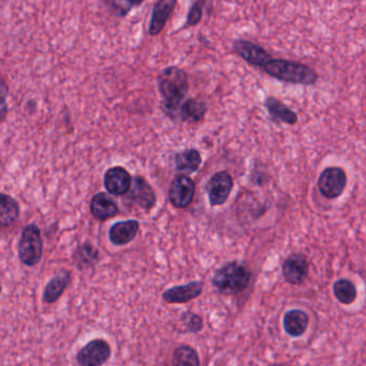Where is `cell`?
Instances as JSON below:
<instances>
[{
	"label": "cell",
	"mask_w": 366,
	"mask_h": 366,
	"mask_svg": "<svg viewBox=\"0 0 366 366\" xmlns=\"http://www.w3.org/2000/svg\"><path fill=\"white\" fill-rule=\"evenodd\" d=\"M157 85L163 98L161 110L163 114L177 123L180 108L189 92L187 72L177 66L165 68L158 75Z\"/></svg>",
	"instance_id": "1"
},
{
	"label": "cell",
	"mask_w": 366,
	"mask_h": 366,
	"mask_svg": "<svg viewBox=\"0 0 366 366\" xmlns=\"http://www.w3.org/2000/svg\"><path fill=\"white\" fill-rule=\"evenodd\" d=\"M253 273L241 262H227L219 268L212 278L214 287L221 295H235L245 291L251 285Z\"/></svg>",
	"instance_id": "2"
},
{
	"label": "cell",
	"mask_w": 366,
	"mask_h": 366,
	"mask_svg": "<svg viewBox=\"0 0 366 366\" xmlns=\"http://www.w3.org/2000/svg\"><path fill=\"white\" fill-rule=\"evenodd\" d=\"M263 71L278 81L298 85H314L319 79L317 72L309 66L277 58H271L263 67Z\"/></svg>",
	"instance_id": "3"
},
{
	"label": "cell",
	"mask_w": 366,
	"mask_h": 366,
	"mask_svg": "<svg viewBox=\"0 0 366 366\" xmlns=\"http://www.w3.org/2000/svg\"><path fill=\"white\" fill-rule=\"evenodd\" d=\"M17 251L20 260L26 267H34L39 263L43 254V242L37 225L31 224L24 227Z\"/></svg>",
	"instance_id": "4"
},
{
	"label": "cell",
	"mask_w": 366,
	"mask_h": 366,
	"mask_svg": "<svg viewBox=\"0 0 366 366\" xmlns=\"http://www.w3.org/2000/svg\"><path fill=\"white\" fill-rule=\"evenodd\" d=\"M347 186L346 172L339 167H328L320 174L318 189L327 199L341 197Z\"/></svg>",
	"instance_id": "5"
},
{
	"label": "cell",
	"mask_w": 366,
	"mask_h": 366,
	"mask_svg": "<svg viewBox=\"0 0 366 366\" xmlns=\"http://www.w3.org/2000/svg\"><path fill=\"white\" fill-rule=\"evenodd\" d=\"M233 186V177L229 172L219 171L214 174L207 184V193L212 207L224 205L229 199Z\"/></svg>",
	"instance_id": "6"
},
{
	"label": "cell",
	"mask_w": 366,
	"mask_h": 366,
	"mask_svg": "<svg viewBox=\"0 0 366 366\" xmlns=\"http://www.w3.org/2000/svg\"><path fill=\"white\" fill-rule=\"evenodd\" d=\"M111 347L105 339H96L86 344L77 353V362L81 366H99L111 357Z\"/></svg>",
	"instance_id": "7"
},
{
	"label": "cell",
	"mask_w": 366,
	"mask_h": 366,
	"mask_svg": "<svg viewBox=\"0 0 366 366\" xmlns=\"http://www.w3.org/2000/svg\"><path fill=\"white\" fill-rule=\"evenodd\" d=\"M195 193V182L186 174H181L170 185L169 200L174 207L186 209L193 202Z\"/></svg>",
	"instance_id": "8"
},
{
	"label": "cell",
	"mask_w": 366,
	"mask_h": 366,
	"mask_svg": "<svg viewBox=\"0 0 366 366\" xmlns=\"http://www.w3.org/2000/svg\"><path fill=\"white\" fill-rule=\"evenodd\" d=\"M281 271L288 284L293 286L302 285L309 276V260L303 254H292L286 258Z\"/></svg>",
	"instance_id": "9"
},
{
	"label": "cell",
	"mask_w": 366,
	"mask_h": 366,
	"mask_svg": "<svg viewBox=\"0 0 366 366\" xmlns=\"http://www.w3.org/2000/svg\"><path fill=\"white\" fill-rule=\"evenodd\" d=\"M233 51L246 63L260 69H263L265 64L272 58L270 53H268L263 47L249 40H235L233 42Z\"/></svg>",
	"instance_id": "10"
},
{
	"label": "cell",
	"mask_w": 366,
	"mask_h": 366,
	"mask_svg": "<svg viewBox=\"0 0 366 366\" xmlns=\"http://www.w3.org/2000/svg\"><path fill=\"white\" fill-rule=\"evenodd\" d=\"M127 200L131 203L138 204L145 211H151L155 207L157 198L149 182L145 181L142 177H136L133 180L131 188L127 193Z\"/></svg>",
	"instance_id": "11"
},
{
	"label": "cell",
	"mask_w": 366,
	"mask_h": 366,
	"mask_svg": "<svg viewBox=\"0 0 366 366\" xmlns=\"http://www.w3.org/2000/svg\"><path fill=\"white\" fill-rule=\"evenodd\" d=\"M105 189L111 195L119 197V196L127 195L131 185H133V179L129 172L123 167L110 168L105 174Z\"/></svg>",
	"instance_id": "12"
},
{
	"label": "cell",
	"mask_w": 366,
	"mask_h": 366,
	"mask_svg": "<svg viewBox=\"0 0 366 366\" xmlns=\"http://www.w3.org/2000/svg\"><path fill=\"white\" fill-rule=\"evenodd\" d=\"M177 0H157L152 10L149 34L152 37L161 34L177 7Z\"/></svg>",
	"instance_id": "13"
},
{
	"label": "cell",
	"mask_w": 366,
	"mask_h": 366,
	"mask_svg": "<svg viewBox=\"0 0 366 366\" xmlns=\"http://www.w3.org/2000/svg\"><path fill=\"white\" fill-rule=\"evenodd\" d=\"M207 102L199 97L186 98L180 108L177 123L196 124L203 121L207 113Z\"/></svg>",
	"instance_id": "14"
},
{
	"label": "cell",
	"mask_w": 366,
	"mask_h": 366,
	"mask_svg": "<svg viewBox=\"0 0 366 366\" xmlns=\"http://www.w3.org/2000/svg\"><path fill=\"white\" fill-rule=\"evenodd\" d=\"M203 285L200 281L175 286L169 288L163 293V301L169 304H183L197 299L202 293Z\"/></svg>",
	"instance_id": "15"
},
{
	"label": "cell",
	"mask_w": 366,
	"mask_h": 366,
	"mask_svg": "<svg viewBox=\"0 0 366 366\" xmlns=\"http://www.w3.org/2000/svg\"><path fill=\"white\" fill-rule=\"evenodd\" d=\"M265 107L273 123L293 126L299 121L298 114L287 105H284L283 102L278 100L277 98L268 97L265 101Z\"/></svg>",
	"instance_id": "16"
},
{
	"label": "cell",
	"mask_w": 366,
	"mask_h": 366,
	"mask_svg": "<svg viewBox=\"0 0 366 366\" xmlns=\"http://www.w3.org/2000/svg\"><path fill=\"white\" fill-rule=\"evenodd\" d=\"M119 205L105 193H99L92 198L91 213L97 221H105L119 214Z\"/></svg>",
	"instance_id": "17"
},
{
	"label": "cell",
	"mask_w": 366,
	"mask_h": 366,
	"mask_svg": "<svg viewBox=\"0 0 366 366\" xmlns=\"http://www.w3.org/2000/svg\"><path fill=\"white\" fill-rule=\"evenodd\" d=\"M139 229V221L135 219L116 223L110 229V241L116 246L127 245L137 237Z\"/></svg>",
	"instance_id": "18"
},
{
	"label": "cell",
	"mask_w": 366,
	"mask_h": 366,
	"mask_svg": "<svg viewBox=\"0 0 366 366\" xmlns=\"http://www.w3.org/2000/svg\"><path fill=\"white\" fill-rule=\"evenodd\" d=\"M309 315L301 309H290L284 316V329L291 337H300L303 335L309 328Z\"/></svg>",
	"instance_id": "19"
},
{
	"label": "cell",
	"mask_w": 366,
	"mask_h": 366,
	"mask_svg": "<svg viewBox=\"0 0 366 366\" xmlns=\"http://www.w3.org/2000/svg\"><path fill=\"white\" fill-rule=\"evenodd\" d=\"M70 281H71V273L69 271L64 270L56 274L45 286V291H43V300L45 303L52 304L58 301L67 289Z\"/></svg>",
	"instance_id": "20"
},
{
	"label": "cell",
	"mask_w": 366,
	"mask_h": 366,
	"mask_svg": "<svg viewBox=\"0 0 366 366\" xmlns=\"http://www.w3.org/2000/svg\"><path fill=\"white\" fill-rule=\"evenodd\" d=\"M174 163H175L177 171L188 175L199 170L202 163V156L198 149H185V151L175 154Z\"/></svg>",
	"instance_id": "21"
},
{
	"label": "cell",
	"mask_w": 366,
	"mask_h": 366,
	"mask_svg": "<svg viewBox=\"0 0 366 366\" xmlns=\"http://www.w3.org/2000/svg\"><path fill=\"white\" fill-rule=\"evenodd\" d=\"M0 202H1V212H0L1 227H9L19 219V203L6 193H1Z\"/></svg>",
	"instance_id": "22"
},
{
	"label": "cell",
	"mask_w": 366,
	"mask_h": 366,
	"mask_svg": "<svg viewBox=\"0 0 366 366\" xmlns=\"http://www.w3.org/2000/svg\"><path fill=\"white\" fill-rule=\"evenodd\" d=\"M333 293L336 300L344 305H350L357 299V287L353 281L341 278L333 286Z\"/></svg>",
	"instance_id": "23"
},
{
	"label": "cell",
	"mask_w": 366,
	"mask_h": 366,
	"mask_svg": "<svg viewBox=\"0 0 366 366\" xmlns=\"http://www.w3.org/2000/svg\"><path fill=\"white\" fill-rule=\"evenodd\" d=\"M98 259H99V251L89 243L80 246L75 254V265L82 270L96 265Z\"/></svg>",
	"instance_id": "24"
},
{
	"label": "cell",
	"mask_w": 366,
	"mask_h": 366,
	"mask_svg": "<svg viewBox=\"0 0 366 366\" xmlns=\"http://www.w3.org/2000/svg\"><path fill=\"white\" fill-rule=\"evenodd\" d=\"M173 365H200L199 355L191 346L182 345L174 350L172 356Z\"/></svg>",
	"instance_id": "25"
},
{
	"label": "cell",
	"mask_w": 366,
	"mask_h": 366,
	"mask_svg": "<svg viewBox=\"0 0 366 366\" xmlns=\"http://www.w3.org/2000/svg\"><path fill=\"white\" fill-rule=\"evenodd\" d=\"M204 7H205V0H196L188 10L184 27H195L199 25L203 19Z\"/></svg>",
	"instance_id": "26"
},
{
	"label": "cell",
	"mask_w": 366,
	"mask_h": 366,
	"mask_svg": "<svg viewBox=\"0 0 366 366\" xmlns=\"http://www.w3.org/2000/svg\"><path fill=\"white\" fill-rule=\"evenodd\" d=\"M183 322L188 331L193 332V333H197V332H200L203 329V320L197 314H184Z\"/></svg>",
	"instance_id": "27"
},
{
	"label": "cell",
	"mask_w": 366,
	"mask_h": 366,
	"mask_svg": "<svg viewBox=\"0 0 366 366\" xmlns=\"http://www.w3.org/2000/svg\"><path fill=\"white\" fill-rule=\"evenodd\" d=\"M0 95H1V100H3V103H1V122L5 121L6 116L8 113V105H7V98L9 95V89H8V85L6 84L5 80H1V87H0Z\"/></svg>",
	"instance_id": "28"
},
{
	"label": "cell",
	"mask_w": 366,
	"mask_h": 366,
	"mask_svg": "<svg viewBox=\"0 0 366 366\" xmlns=\"http://www.w3.org/2000/svg\"><path fill=\"white\" fill-rule=\"evenodd\" d=\"M128 1H129L133 7H139V6H141L145 0H128Z\"/></svg>",
	"instance_id": "29"
}]
</instances>
